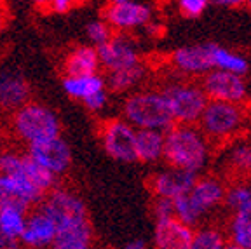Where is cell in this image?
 <instances>
[{
  "mask_svg": "<svg viewBox=\"0 0 251 249\" xmlns=\"http://www.w3.org/2000/svg\"><path fill=\"white\" fill-rule=\"evenodd\" d=\"M162 159L168 166L199 174L209 160V140L196 124H175L164 131Z\"/></svg>",
  "mask_w": 251,
  "mask_h": 249,
  "instance_id": "obj_1",
  "label": "cell"
},
{
  "mask_svg": "<svg viewBox=\"0 0 251 249\" xmlns=\"http://www.w3.org/2000/svg\"><path fill=\"white\" fill-rule=\"evenodd\" d=\"M124 119L136 129L168 131L175 124L171 106L162 91H141L126 98Z\"/></svg>",
  "mask_w": 251,
  "mask_h": 249,
  "instance_id": "obj_2",
  "label": "cell"
},
{
  "mask_svg": "<svg viewBox=\"0 0 251 249\" xmlns=\"http://www.w3.org/2000/svg\"><path fill=\"white\" fill-rule=\"evenodd\" d=\"M246 119L248 112L243 103L209 100L197 124L208 140L227 141L239 134Z\"/></svg>",
  "mask_w": 251,
  "mask_h": 249,
  "instance_id": "obj_3",
  "label": "cell"
},
{
  "mask_svg": "<svg viewBox=\"0 0 251 249\" xmlns=\"http://www.w3.org/2000/svg\"><path fill=\"white\" fill-rule=\"evenodd\" d=\"M162 93L168 98L176 124H197L209 101L201 84L196 82H169Z\"/></svg>",
  "mask_w": 251,
  "mask_h": 249,
  "instance_id": "obj_4",
  "label": "cell"
},
{
  "mask_svg": "<svg viewBox=\"0 0 251 249\" xmlns=\"http://www.w3.org/2000/svg\"><path fill=\"white\" fill-rule=\"evenodd\" d=\"M16 132L28 143L49 140L59 134V121L49 108L35 103H25L16 110Z\"/></svg>",
  "mask_w": 251,
  "mask_h": 249,
  "instance_id": "obj_5",
  "label": "cell"
},
{
  "mask_svg": "<svg viewBox=\"0 0 251 249\" xmlns=\"http://www.w3.org/2000/svg\"><path fill=\"white\" fill-rule=\"evenodd\" d=\"M201 87L209 100H218V101L244 103L248 96L244 75L232 74L220 68H211L209 72H206L201 80Z\"/></svg>",
  "mask_w": 251,
  "mask_h": 249,
  "instance_id": "obj_6",
  "label": "cell"
},
{
  "mask_svg": "<svg viewBox=\"0 0 251 249\" xmlns=\"http://www.w3.org/2000/svg\"><path fill=\"white\" fill-rule=\"evenodd\" d=\"M103 148L119 162L136 160V127L127 121H110L101 129Z\"/></svg>",
  "mask_w": 251,
  "mask_h": 249,
  "instance_id": "obj_7",
  "label": "cell"
},
{
  "mask_svg": "<svg viewBox=\"0 0 251 249\" xmlns=\"http://www.w3.org/2000/svg\"><path fill=\"white\" fill-rule=\"evenodd\" d=\"M39 211L54 222L56 228L89 220L82 200L65 190H52L46 197V200H42Z\"/></svg>",
  "mask_w": 251,
  "mask_h": 249,
  "instance_id": "obj_8",
  "label": "cell"
},
{
  "mask_svg": "<svg viewBox=\"0 0 251 249\" xmlns=\"http://www.w3.org/2000/svg\"><path fill=\"white\" fill-rule=\"evenodd\" d=\"M28 155L31 159H35L39 164H42L46 169L54 173V174L65 173L72 162L70 147L63 138H59V134L54 138H49V140L30 143Z\"/></svg>",
  "mask_w": 251,
  "mask_h": 249,
  "instance_id": "obj_9",
  "label": "cell"
},
{
  "mask_svg": "<svg viewBox=\"0 0 251 249\" xmlns=\"http://www.w3.org/2000/svg\"><path fill=\"white\" fill-rule=\"evenodd\" d=\"M96 52H98L100 65L105 66L108 72L140 63L136 44L124 35L110 37L105 44L96 46Z\"/></svg>",
  "mask_w": 251,
  "mask_h": 249,
  "instance_id": "obj_10",
  "label": "cell"
},
{
  "mask_svg": "<svg viewBox=\"0 0 251 249\" xmlns=\"http://www.w3.org/2000/svg\"><path fill=\"white\" fill-rule=\"evenodd\" d=\"M211 46L208 44H196V46H185L173 52L171 63L180 74L188 77H202L206 72L215 68L211 56Z\"/></svg>",
  "mask_w": 251,
  "mask_h": 249,
  "instance_id": "obj_11",
  "label": "cell"
},
{
  "mask_svg": "<svg viewBox=\"0 0 251 249\" xmlns=\"http://www.w3.org/2000/svg\"><path fill=\"white\" fill-rule=\"evenodd\" d=\"M194 228L175 216L157 220L153 228V246L159 249H190Z\"/></svg>",
  "mask_w": 251,
  "mask_h": 249,
  "instance_id": "obj_12",
  "label": "cell"
},
{
  "mask_svg": "<svg viewBox=\"0 0 251 249\" xmlns=\"http://www.w3.org/2000/svg\"><path fill=\"white\" fill-rule=\"evenodd\" d=\"M103 18L112 28L117 30H129L147 25L152 20V9L141 2L127 0L124 4H110L103 12Z\"/></svg>",
  "mask_w": 251,
  "mask_h": 249,
  "instance_id": "obj_13",
  "label": "cell"
},
{
  "mask_svg": "<svg viewBox=\"0 0 251 249\" xmlns=\"http://www.w3.org/2000/svg\"><path fill=\"white\" fill-rule=\"evenodd\" d=\"M197 176H199L197 173L169 166L168 169L157 173L153 176L152 181H150V188H152L155 197L175 199L181 194H187L192 188Z\"/></svg>",
  "mask_w": 251,
  "mask_h": 249,
  "instance_id": "obj_14",
  "label": "cell"
},
{
  "mask_svg": "<svg viewBox=\"0 0 251 249\" xmlns=\"http://www.w3.org/2000/svg\"><path fill=\"white\" fill-rule=\"evenodd\" d=\"M187 194L194 202V206L199 209V213L202 216H206L209 211L218 207L220 204H224L225 185L220 179L213 178V176H204V178L197 176L192 188Z\"/></svg>",
  "mask_w": 251,
  "mask_h": 249,
  "instance_id": "obj_15",
  "label": "cell"
},
{
  "mask_svg": "<svg viewBox=\"0 0 251 249\" xmlns=\"http://www.w3.org/2000/svg\"><path fill=\"white\" fill-rule=\"evenodd\" d=\"M56 237V225L51 218L37 211L33 216L25 222V228L20 235V241L31 248H44V246H52Z\"/></svg>",
  "mask_w": 251,
  "mask_h": 249,
  "instance_id": "obj_16",
  "label": "cell"
},
{
  "mask_svg": "<svg viewBox=\"0 0 251 249\" xmlns=\"http://www.w3.org/2000/svg\"><path fill=\"white\" fill-rule=\"evenodd\" d=\"M91 242H93V226L89 220H84L56 228L52 246L56 249H87Z\"/></svg>",
  "mask_w": 251,
  "mask_h": 249,
  "instance_id": "obj_17",
  "label": "cell"
},
{
  "mask_svg": "<svg viewBox=\"0 0 251 249\" xmlns=\"http://www.w3.org/2000/svg\"><path fill=\"white\" fill-rule=\"evenodd\" d=\"M30 96L28 84L20 74H0V106L5 110H18Z\"/></svg>",
  "mask_w": 251,
  "mask_h": 249,
  "instance_id": "obj_18",
  "label": "cell"
},
{
  "mask_svg": "<svg viewBox=\"0 0 251 249\" xmlns=\"http://www.w3.org/2000/svg\"><path fill=\"white\" fill-rule=\"evenodd\" d=\"M228 225V248L251 249V200L239 209L232 211Z\"/></svg>",
  "mask_w": 251,
  "mask_h": 249,
  "instance_id": "obj_19",
  "label": "cell"
},
{
  "mask_svg": "<svg viewBox=\"0 0 251 249\" xmlns=\"http://www.w3.org/2000/svg\"><path fill=\"white\" fill-rule=\"evenodd\" d=\"M164 131L159 129H136V160L153 164L162 159Z\"/></svg>",
  "mask_w": 251,
  "mask_h": 249,
  "instance_id": "obj_20",
  "label": "cell"
},
{
  "mask_svg": "<svg viewBox=\"0 0 251 249\" xmlns=\"http://www.w3.org/2000/svg\"><path fill=\"white\" fill-rule=\"evenodd\" d=\"M100 66L98 52L94 47L82 46L77 47L68 54L65 61V74L67 77H77V75H91L96 74Z\"/></svg>",
  "mask_w": 251,
  "mask_h": 249,
  "instance_id": "obj_21",
  "label": "cell"
},
{
  "mask_svg": "<svg viewBox=\"0 0 251 249\" xmlns=\"http://www.w3.org/2000/svg\"><path fill=\"white\" fill-rule=\"evenodd\" d=\"M147 75V70L140 63L126 68H119V70L108 72L105 78V86L114 93H126V91L133 89L140 84Z\"/></svg>",
  "mask_w": 251,
  "mask_h": 249,
  "instance_id": "obj_22",
  "label": "cell"
},
{
  "mask_svg": "<svg viewBox=\"0 0 251 249\" xmlns=\"http://www.w3.org/2000/svg\"><path fill=\"white\" fill-rule=\"evenodd\" d=\"M105 78L96 74L67 77L63 80V89L67 91V94H70L72 98H78V100H84L89 94L105 89Z\"/></svg>",
  "mask_w": 251,
  "mask_h": 249,
  "instance_id": "obj_23",
  "label": "cell"
},
{
  "mask_svg": "<svg viewBox=\"0 0 251 249\" xmlns=\"http://www.w3.org/2000/svg\"><path fill=\"white\" fill-rule=\"evenodd\" d=\"M211 56H213V65H215V68H220V70L246 75L248 68H250L248 59L244 58V56L228 51L225 47H220L218 44H213L211 46Z\"/></svg>",
  "mask_w": 251,
  "mask_h": 249,
  "instance_id": "obj_24",
  "label": "cell"
},
{
  "mask_svg": "<svg viewBox=\"0 0 251 249\" xmlns=\"http://www.w3.org/2000/svg\"><path fill=\"white\" fill-rule=\"evenodd\" d=\"M21 162H23V173L31 183L39 187L42 192L51 190L54 185V173L46 169L42 164H39L35 159H31L30 155H21Z\"/></svg>",
  "mask_w": 251,
  "mask_h": 249,
  "instance_id": "obj_25",
  "label": "cell"
},
{
  "mask_svg": "<svg viewBox=\"0 0 251 249\" xmlns=\"http://www.w3.org/2000/svg\"><path fill=\"white\" fill-rule=\"evenodd\" d=\"M228 246L227 235L215 226H204L194 230L190 249H225Z\"/></svg>",
  "mask_w": 251,
  "mask_h": 249,
  "instance_id": "obj_26",
  "label": "cell"
},
{
  "mask_svg": "<svg viewBox=\"0 0 251 249\" xmlns=\"http://www.w3.org/2000/svg\"><path fill=\"white\" fill-rule=\"evenodd\" d=\"M25 213L14 207H2L0 209V232L12 241H20V235L25 228Z\"/></svg>",
  "mask_w": 251,
  "mask_h": 249,
  "instance_id": "obj_27",
  "label": "cell"
},
{
  "mask_svg": "<svg viewBox=\"0 0 251 249\" xmlns=\"http://www.w3.org/2000/svg\"><path fill=\"white\" fill-rule=\"evenodd\" d=\"M173 214H175V218H178L180 222H183L188 226H192V228L199 225L204 218L202 214L199 213V209L194 206L188 194H181L173 199Z\"/></svg>",
  "mask_w": 251,
  "mask_h": 249,
  "instance_id": "obj_28",
  "label": "cell"
},
{
  "mask_svg": "<svg viewBox=\"0 0 251 249\" xmlns=\"http://www.w3.org/2000/svg\"><path fill=\"white\" fill-rule=\"evenodd\" d=\"M228 164L237 174L248 176L251 173V145L246 141L234 145L228 153Z\"/></svg>",
  "mask_w": 251,
  "mask_h": 249,
  "instance_id": "obj_29",
  "label": "cell"
},
{
  "mask_svg": "<svg viewBox=\"0 0 251 249\" xmlns=\"http://www.w3.org/2000/svg\"><path fill=\"white\" fill-rule=\"evenodd\" d=\"M250 200H251V185L246 183V181H239V183L225 188L224 204L230 211L239 209V207H243Z\"/></svg>",
  "mask_w": 251,
  "mask_h": 249,
  "instance_id": "obj_30",
  "label": "cell"
},
{
  "mask_svg": "<svg viewBox=\"0 0 251 249\" xmlns=\"http://www.w3.org/2000/svg\"><path fill=\"white\" fill-rule=\"evenodd\" d=\"M87 37L94 46H101L112 37V26L106 21H93L87 25Z\"/></svg>",
  "mask_w": 251,
  "mask_h": 249,
  "instance_id": "obj_31",
  "label": "cell"
},
{
  "mask_svg": "<svg viewBox=\"0 0 251 249\" xmlns=\"http://www.w3.org/2000/svg\"><path fill=\"white\" fill-rule=\"evenodd\" d=\"M211 4V0H178V7H180V12L185 16V18H199L208 5Z\"/></svg>",
  "mask_w": 251,
  "mask_h": 249,
  "instance_id": "obj_32",
  "label": "cell"
},
{
  "mask_svg": "<svg viewBox=\"0 0 251 249\" xmlns=\"http://www.w3.org/2000/svg\"><path fill=\"white\" fill-rule=\"evenodd\" d=\"M153 216L157 220H164L169 216H175L173 214V199L168 197H155V202H153Z\"/></svg>",
  "mask_w": 251,
  "mask_h": 249,
  "instance_id": "obj_33",
  "label": "cell"
},
{
  "mask_svg": "<svg viewBox=\"0 0 251 249\" xmlns=\"http://www.w3.org/2000/svg\"><path fill=\"white\" fill-rule=\"evenodd\" d=\"M82 101H84V105H86L89 110H93V112H98V110L105 108L106 101H108V96H106V89L96 91V93L89 94L87 98H84Z\"/></svg>",
  "mask_w": 251,
  "mask_h": 249,
  "instance_id": "obj_34",
  "label": "cell"
},
{
  "mask_svg": "<svg viewBox=\"0 0 251 249\" xmlns=\"http://www.w3.org/2000/svg\"><path fill=\"white\" fill-rule=\"evenodd\" d=\"M74 0H51V5L56 12H67L72 7Z\"/></svg>",
  "mask_w": 251,
  "mask_h": 249,
  "instance_id": "obj_35",
  "label": "cell"
},
{
  "mask_svg": "<svg viewBox=\"0 0 251 249\" xmlns=\"http://www.w3.org/2000/svg\"><path fill=\"white\" fill-rule=\"evenodd\" d=\"M216 5H224V7H239V5H246L248 0H211Z\"/></svg>",
  "mask_w": 251,
  "mask_h": 249,
  "instance_id": "obj_36",
  "label": "cell"
},
{
  "mask_svg": "<svg viewBox=\"0 0 251 249\" xmlns=\"http://www.w3.org/2000/svg\"><path fill=\"white\" fill-rule=\"evenodd\" d=\"M147 242L143 239H134V241H129L126 244V249H145Z\"/></svg>",
  "mask_w": 251,
  "mask_h": 249,
  "instance_id": "obj_37",
  "label": "cell"
},
{
  "mask_svg": "<svg viewBox=\"0 0 251 249\" xmlns=\"http://www.w3.org/2000/svg\"><path fill=\"white\" fill-rule=\"evenodd\" d=\"M0 248H18V241H12L0 232Z\"/></svg>",
  "mask_w": 251,
  "mask_h": 249,
  "instance_id": "obj_38",
  "label": "cell"
},
{
  "mask_svg": "<svg viewBox=\"0 0 251 249\" xmlns=\"http://www.w3.org/2000/svg\"><path fill=\"white\" fill-rule=\"evenodd\" d=\"M143 28H145L147 33H149V35H152V37H157V35H159V30H161V28L157 26L155 23H152V20H150L147 25H143Z\"/></svg>",
  "mask_w": 251,
  "mask_h": 249,
  "instance_id": "obj_39",
  "label": "cell"
},
{
  "mask_svg": "<svg viewBox=\"0 0 251 249\" xmlns=\"http://www.w3.org/2000/svg\"><path fill=\"white\" fill-rule=\"evenodd\" d=\"M124 2H127V0H108V4L115 5V4H124Z\"/></svg>",
  "mask_w": 251,
  "mask_h": 249,
  "instance_id": "obj_40",
  "label": "cell"
},
{
  "mask_svg": "<svg viewBox=\"0 0 251 249\" xmlns=\"http://www.w3.org/2000/svg\"><path fill=\"white\" fill-rule=\"evenodd\" d=\"M35 4H39V5H42V4H47V2H51V0H33Z\"/></svg>",
  "mask_w": 251,
  "mask_h": 249,
  "instance_id": "obj_41",
  "label": "cell"
},
{
  "mask_svg": "<svg viewBox=\"0 0 251 249\" xmlns=\"http://www.w3.org/2000/svg\"><path fill=\"white\" fill-rule=\"evenodd\" d=\"M246 5H248V9H250V11H251V0H248Z\"/></svg>",
  "mask_w": 251,
  "mask_h": 249,
  "instance_id": "obj_42",
  "label": "cell"
},
{
  "mask_svg": "<svg viewBox=\"0 0 251 249\" xmlns=\"http://www.w3.org/2000/svg\"><path fill=\"white\" fill-rule=\"evenodd\" d=\"M248 179H250V181H248V183L251 185V173H250V174H248Z\"/></svg>",
  "mask_w": 251,
  "mask_h": 249,
  "instance_id": "obj_43",
  "label": "cell"
}]
</instances>
